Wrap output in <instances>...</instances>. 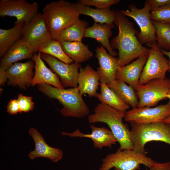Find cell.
<instances>
[{
    "label": "cell",
    "instance_id": "6da1fadb",
    "mask_svg": "<svg viewBox=\"0 0 170 170\" xmlns=\"http://www.w3.org/2000/svg\"><path fill=\"white\" fill-rule=\"evenodd\" d=\"M116 18L114 22L119 33L111 41V46L119 52L120 67L127 65L133 59L142 56H148L150 49L143 46L138 40L139 32L120 11H116Z\"/></svg>",
    "mask_w": 170,
    "mask_h": 170
},
{
    "label": "cell",
    "instance_id": "7a4b0ae2",
    "mask_svg": "<svg viewBox=\"0 0 170 170\" xmlns=\"http://www.w3.org/2000/svg\"><path fill=\"white\" fill-rule=\"evenodd\" d=\"M94 112V113L88 117L89 123L100 122L106 124L119 143V149L133 150L130 131L128 125L122 122L125 116V112L101 103L97 105Z\"/></svg>",
    "mask_w": 170,
    "mask_h": 170
},
{
    "label": "cell",
    "instance_id": "3957f363",
    "mask_svg": "<svg viewBox=\"0 0 170 170\" xmlns=\"http://www.w3.org/2000/svg\"><path fill=\"white\" fill-rule=\"evenodd\" d=\"M42 14L52 38L57 41L63 30L80 20L75 3L63 0L46 4Z\"/></svg>",
    "mask_w": 170,
    "mask_h": 170
},
{
    "label": "cell",
    "instance_id": "277c9868",
    "mask_svg": "<svg viewBox=\"0 0 170 170\" xmlns=\"http://www.w3.org/2000/svg\"><path fill=\"white\" fill-rule=\"evenodd\" d=\"M38 88L49 98L58 100L63 105L60 113L63 116L80 118L89 114V108L78 87L60 89L43 83L38 84Z\"/></svg>",
    "mask_w": 170,
    "mask_h": 170
},
{
    "label": "cell",
    "instance_id": "5b68a950",
    "mask_svg": "<svg viewBox=\"0 0 170 170\" xmlns=\"http://www.w3.org/2000/svg\"><path fill=\"white\" fill-rule=\"evenodd\" d=\"M130 137L133 150L146 155L145 144L152 141L165 142L170 145V123L162 121L149 124L130 123Z\"/></svg>",
    "mask_w": 170,
    "mask_h": 170
},
{
    "label": "cell",
    "instance_id": "8992f818",
    "mask_svg": "<svg viewBox=\"0 0 170 170\" xmlns=\"http://www.w3.org/2000/svg\"><path fill=\"white\" fill-rule=\"evenodd\" d=\"M98 170H137L140 165L149 167L155 161L146 155L136 152L133 150L118 149L115 153L109 154L102 159Z\"/></svg>",
    "mask_w": 170,
    "mask_h": 170
},
{
    "label": "cell",
    "instance_id": "52a82bcc",
    "mask_svg": "<svg viewBox=\"0 0 170 170\" xmlns=\"http://www.w3.org/2000/svg\"><path fill=\"white\" fill-rule=\"evenodd\" d=\"M21 39L35 53L53 39L42 14L37 13L29 22L24 24Z\"/></svg>",
    "mask_w": 170,
    "mask_h": 170
},
{
    "label": "cell",
    "instance_id": "ba28073f",
    "mask_svg": "<svg viewBox=\"0 0 170 170\" xmlns=\"http://www.w3.org/2000/svg\"><path fill=\"white\" fill-rule=\"evenodd\" d=\"M128 10H121V12L125 16L133 18L140 29L137 37L142 44L146 43L151 47L156 42V30L150 17V4L148 0L145 1L144 6L141 9L137 8L133 4L129 5Z\"/></svg>",
    "mask_w": 170,
    "mask_h": 170
},
{
    "label": "cell",
    "instance_id": "9c48e42d",
    "mask_svg": "<svg viewBox=\"0 0 170 170\" xmlns=\"http://www.w3.org/2000/svg\"><path fill=\"white\" fill-rule=\"evenodd\" d=\"M170 88V79H156L143 85H139L136 90L139 99L138 108L151 107L167 98Z\"/></svg>",
    "mask_w": 170,
    "mask_h": 170
},
{
    "label": "cell",
    "instance_id": "30bf717a",
    "mask_svg": "<svg viewBox=\"0 0 170 170\" xmlns=\"http://www.w3.org/2000/svg\"><path fill=\"white\" fill-rule=\"evenodd\" d=\"M156 42L151 47L146 63L143 69L139 85L145 84L156 79L166 78L169 60L164 56Z\"/></svg>",
    "mask_w": 170,
    "mask_h": 170
},
{
    "label": "cell",
    "instance_id": "8fae6325",
    "mask_svg": "<svg viewBox=\"0 0 170 170\" xmlns=\"http://www.w3.org/2000/svg\"><path fill=\"white\" fill-rule=\"evenodd\" d=\"M39 5L36 2L30 3L26 0H1L0 16L15 17V25L30 21L38 13Z\"/></svg>",
    "mask_w": 170,
    "mask_h": 170
},
{
    "label": "cell",
    "instance_id": "7c38bea8",
    "mask_svg": "<svg viewBox=\"0 0 170 170\" xmlns=\"http://www.w3.org/2000/svg\"><path fill=\"white\" fill-rule=\"evenodd\" d=\"M170 116V100L165 104L155 107L132 108L125 112L124 121L129 123L149 124L162 121Z\"/></svg>",
    "mask_w": 170,
    "mask_h": 170
},
{
    "label": "cell",
    "instance_id": "4fadbf2b",
    "mask_svg": "<svg viewBox=\"0 0 170 170\" xmlns=\"http://www.w3.org/2000/svg\"><path fill=\"white\" fill-rule=\"evenodd\" d=\"M41 56L60 78L61 84L64 88L67 87H78L79 70L81 68L79 63L66 64L54 57L42 53H41Z\"/></svg>",
    "mask_w": 170,
    "mask_h": 170
},
{
    "label": "cell",
    "instance_id": "5bb4252c",
    "mask_svg": "<svg viewBox=\"0 0 170 170\" xmlns=\"http://www.w3.org/2000/svg\"><path fill=\"white\" fill-rule=\"evenodd\" d=\"M34 67V62L31 60L13 64L5 71L8 84L18 86L23 89L31 86Z\"/></svg>",
    "mask_w": 170,
    "mask_h": 170
},
{
    "label": "cell",
    "instance_id": "9a60e30c",
    "mask_svg": "<svg viewBox=\"0 0 170 170\" xmlns=\"http://www.w3.org/2000/svg\"><path fill=\"white\" fill-rule=\"evenodd\" d=\"M95 51L99 65L96 71L99 81L100 83L110 84L116 79V75L120 67L119 58L108 54L103 46L97 47Z\"/></svg>",
    "mask_w": 170,
    "mask_h": 170
},
{
    "label": "cell",
    "instance_id": "2e32d148",
    "mask_svg": "<svg viewBox=\"0 0 170 170\" xmlns=\"http://www.w3.org/2000/svg\"><path fill=\"white\" fill-rule=\"evenodd\" d=\"M91 130L90 133L85 134L78 129L72 133L62 132L63 136L71 137L88 138L91 139L94 143V146L101 149L104 147L111 148L112 146L116 144L117 141L110 130L105 127H97L94 125H90Z\"/></svg>",
    "mask_w": 170,
    "mask_h": 170
},
{
    "label": "cell",
    "instance_id": "e0dca14e",
    "mask_svg": "<svg viewBox=\"0 0 170 170\" xmlns=\"http://www.w3.org/2000/svg\"><path fill=\"white\" fill-rule=\"evenodd\" d=\"M29 133L34 141V150L30 152L28 156L31 160L38 157L46 158L56 163L63 158L62 151L58 148L52 147L46 142L41 133L33 128H30Z\"/></svg>",
    "mask_w": 170,
    "mask_h": 170
},
{
    "label": "cell",
    "instance_id": "ac0fdd59",
    "mask_svg": "<svg viewBox=\"0 0 170 170\" xmlns=\"http://www.w3.org/2000/svg\"><path fill=\"white\" fill-rule=\"evenodd\" d=\"M35 54L21 38L15 42L2 58L0 63V74H4L6 70L14 63L25 59H32Z\"/></svg>",
    "mask_w": 170,
    "mask_h": 170
},
{
    "label": "cell",
    "instance_id": "d6986e66",
    "mask_svg": "<svg viewBox=\"0 0 170 170\" xmlns=\"http://www.w3.org/2000/svg\"><path fill=\"white\" fill-rule=\"evenodd\" d=\"M35 63V72L31 82V86L45 83L56 88L64 89L59 76L45 65L41 56V52L35 54L32 58Z\"/></svg>",
    "mask_w": 170,
    "mask_h": 170
},
{
    "label": "cell",
    "instance_id": "ffe728a7",
    "mask_svg": "<svg viewBox=\"0 0 170 170\" xmlns=\"http://www.w3.org/2000/svg\"><path fill=\"white\" fill-rule=\"evenodd\" d=\"M147 58V56H141L130 64L120 67L116 79L125 82L136 91L139 85V78Z\"/></svg>",
    "mask_w": 170,
    "mask_h": 170
},
{
    "label": "cell",
    "instance_id": "44dd1931",
    "mask_svg": "<svg viewBox=\"0 0 170 170\" xmlns=\"http://www.w3.org/2000/svg\"><path fill=\"white\" fill-rule=\"evenodd\" d=\"M99 78L96 71L90 65L81 68L77 78L78 88L81 94H87L90 97H96Z\"/></svg>",
    "mask_w": 170,
    "mask_h": 170
},
{
    "label": "cell",
    "instance_id": "7402d4cb",
    "mask_svg": "<svg viewBox=\"0 0 170 170\" xmlns=\"http://www.w3.org/2000/svg\"><path fill=\"white\" fill-rule=\"evenodd\" d=\"M114 27L113 23L94 22L93 26L86 28L84 37L95 39L106 48L110 55L115 57L117 54L113 50L109 41V38L112 36L111 30Z\"/></svg>",
    "mask_w": 170,
    "mask_h": 170
},
{
    "label": "cell",
    "instance_id": "603a6c76",
    "mask_svg": "<svg viewBox=\"0 0 170 170\" xmlns=\"http://www.w3.org/2000/svg\"><path fill=\"white\" fill-rule=\"evenodd\" d=\"M75 4L79 15L83 14L90 16L93 18L95 23H113L116 18V11L111 10L110 8H95L78 2L75 3Z\"/></svg>",
    "mask_w": 170,
    "mask_h": 170
},
{
    "label": "cell",
    "instance_id": "cb8c5ba5",
    "mask_svg": "<svg viewBox=\"0 0 170 170\" xmlns=\"http://www.w3.org/2000/svg\"><path fill=\"white\" fill-rule=\"evenodd\" d=\"M65 54L75 62L79 63L85 62L93 56L87 45L82 42H60Z\"/></svg>",
    "mask_w": 170,
    "mask_h": 170
},
{
    "label": "cell",
    "instance_id": "d4e9b609",
    "mask_svg": "<svg viewBox=\"0 0 170 170\" xmlns=\"http://www.w3.org/2000/svg\"><path fill=\"white\" fill-rule=\"evenodd\" d=\"M107 85L123 101L130 107L132 108L138 107L139 104L138 95L135 90L131 86L117 79Z\"/></svg>",
    "mask_w": 170,
    "mask_h": 170
},
{
    "label": "cell",
    "instance_id": "484cf974",
    "mask_svg": "<svg viewBox=\"0 0 170 170\" xmlns=\"http://www.w3.org/2000/svg\"><path fill=\"white\" fill-rule=\"evenodd\" d=\"M100 93L96 98L101 103L120 111L125 112L130 107L123 101L117 95L104 83H100Z\"/></svg>",
    "mask_w": 170,
    "mask_h": 170
},
{
    "label": "cell",
    "instance_id": "4316f807",
    "mask_svg": "<svg viewBox=\"0 0 170 170\" xmlns=\"http://www.w3.org/2000/svg\"><path fill=\"white\" fill-rule=\"evenodd\" d=\"M24 23L15 25L8 29H0V57L2 58L8 49L21 38Z\"/></svg>",
    "mask_w": 170,
    "mask_h": 170
},
{
    "label": "cell",
    "instance_id": "83f0119b",
    "mask_svg": "<svg viewBox=\"0 0 170 170\" xmlns=\"http://www.w3.org/2000/svg\"><path fill=\"white\" fill-rule=\"evenodd\" d=\"M88 25L87 21L80 20L63 30L60 34L57 41L82 42Z\"/></svg>",
    "mask_w": 170,
    "mask_h": 170
},
{
    "label": "cell",
    "instance_id": "f1b7e54d",
    "mask_svg": "<svg viewBox=\"0 0 170 170\" xmlns=\"http://www.w3.org/2000/svg\"><path fill=\"white\" fill-rule=\"evenodd\" d=\"M156 30V42L161 49L170 51V25L152 21Z\"/></svg>",
    "mask_w": 170,
    "mask_h": 170
},
{
    "label": "cell",
    "instance_id": "f546056e",
    "mask_svg": "<svg viewBox=\"0 0 170 170\" xmlns=\"http://www.w3.org/2000/svg\"><path fill=\"white\" fill-rule=\"evenodd\" d=\"M39 52L49 54L66 64H71L73 61L64 52L60 42L53 39Z\"/></svg>",
    "mask_w": 170,
    "mask_h": 170
},
{
    "label": "cell",
    "instance_id": "4dcf8cb0",
    "mask_svg": "<svg viewBox=\"0 0 170 170\" xmlns=\"http://www.w3.org/2000/svg\"><path fill=\"white\" fill-rule=\"evenodd\" d=\"M150 15L152 21L170 25V4L150 12Z\"/></svg>",
    "mask_w": 170,
    "mask_h": 170
},
{
    "label": "cell",
    "instance_id": "1f68e13d",
    "mask_svg": "<svg viewBox=\"0 0 170 170\" xmlns=\"http://www.w3.org/2000/svg\"><path fill=\"white\" fill-rule=\"evenodd\" d=\"M119 2V0H80L77 2L84 5L94 6L96 8L103 9L110 8L111 6Z\"/></svg>",
    "mask_w": 170,
    "mask_h": 170
},
{
    "label": "cell",
    "instance_id": "d6a6232c",
    "mask_svg": "<svg viewBox=\"0 0 170 170\" xmlns=\"http://www.w3.org/2000/svg\"><path fill=\"white\" fill-rule=\"evenodd\" d=\"M17 97L20 113L28 112L34 108V103L32 101V97L26 96L20 94L18 95Z\"/></svg>",
    "mask_w": 170,
    "mask_h": 170
},
{
    "label": "cell",
    "instance_id": "836d02e7",
    "mask_svg": "<svg viewBox=\"0 0 170 170\" xmlns=\"http://www.w3.org/2000/svg\"><path fill=\"white\" fill-rule=\"evenodd\" d=\"M7 112L11 115H16L20 113L19 104L17 99H11L7 107Z\"/></svg>",
    "mask_w": 170,
    "mask_h": 170
},
{
    "label": "cell",
    "instance_id": "e575fe53",
    "mask_svg": "<svg viewBox=\"0 0 170 170\" xmlns=\"http://www.w3.org/2000/svg\"><path fill=\"white\" fill-rule=\"evenodd\" d=\"M148 1L150 4V12L170 4V0H148Z\"/></svg>",
    "mask_w": 170,
    "mask_h": 170
},
{
    "label": "cell",
    "instance_id": "d590c367",
    "mask_svg": "<svg viewBox=\"0 0 170 170\" xmlns=\"http://www.w3.org/2000/svg\"><path fill=\"white\" fill-rule=\"evenodd\" d=\"M149 168L150 170H170V162L159 163L155 162Z\"/></svg>",
    "mask_w": 170,
    "mask_h": 170
},
{
    "label": "cell",
    "instance_id": "8d00e7d4",
    "mask_svg": "<svg viewBox=\"0 0 170 170\" xmlns=\"http://www.w3.org/2000/svg\"><path fill=\"white\" fill-rule=\"evenodd\" d=\"M161 50L163 55L167 56L169 58L168 67L167 71L170 73V51H166L163 49H161Z\"/></svg>",
    "mask_w": 170,
    "mask_h": 170
},
{
    "label": "cell",
    "instance_id": "74e56055",
    "mask_svg": "<svg viewBox=\"0 0 170 170\" xmlns=\"http://www.w3.org/2000/svg\"><path fill=\"white\" fill-rule=\"evenodd\" d=\"M162 122L165 123H170V116L165 118Z\"/></svg>",
    "mask_w": 170,
    "mask_h": 170
},
{
    "label": "cell",
    "instance_id": "f35d334b",
    "mask_svg": "<svg viewBox=\"0 0 170 170\" xmlns=\"http://www.w3.org/2000/svg\"><path fill=\"white\" fill-rule=\"evenodd\" d=\"M167 98H168L169 100H170V88L167 93Z\"/></svg>",
    "mask_w": 170,
    "mask_h": 170
}]
</instances>
